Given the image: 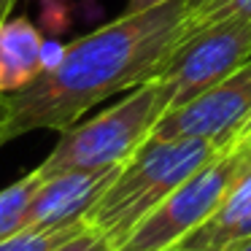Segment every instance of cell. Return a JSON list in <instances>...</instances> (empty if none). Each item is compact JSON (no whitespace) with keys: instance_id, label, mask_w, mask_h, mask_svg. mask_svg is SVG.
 <instances>
[{"instance_id":"6da1fadb","label":"cell","mask_w":251,"mask_h":251,"mask_svg":"<svg viewBox=\"0 0 251 251\" xmlns=\"http://www.w3.org/2000/svg\"><path fill=\"white\" fill-rule=\"evenodd\" d=\"M186 38V0H162L68 44L62 65L8 95L6 143L33 130L65 132L100 100L159 78Z\"/></svg>"},{"instance_id":"7a4b0ae2","label":"cell","mask_w":251,"mask_h":251,"mask_svg":"<svg viewBox=\"0 0 251 251\" xmlns=\"http://www.w3.org/2000/svg\"><path fill=\"white\" fill-rule=\"evenodd\" d=\"M205 138H149L116 173L105 195L87 213V224L111 243V249L130 235L143 216L154 211L176 186L195 176L216 154Z\"/></svg>"},{"instance_id":"3957f363","label":"cell","mask_w":251,"mask_h":251,"mask_svg":"<svg viewBox=\"0 0 251 251\" xmlns=\"http://www.w3.org/2000/svg\"><path fill=\"white\" fill-rule=\"evenodd\" d=\"M162 114V89L154 78L135 87L122 103L95 119L68 127L51 154L35 170L41 178H51L68 170H105L125 165L151 138V130Z\"/></svg>"},{"instance_id":"277c9868","label":"cell","mask_w":251,"mask_h":251,"mask_svg":"<svg viewBox=\"0 0 251 251\" xmlns=\"http://www.w3.org/2000/svg\"><path fill=\"white\" fill-rule=\"evenodd\" d=\"M251 170L246 146L227 149L176 186L149 216L130 229L114 251H168L216 213L238 178Z\"/></svg>"},{"instance_id":"5b68a950","label":"cell","mask_w":251,"mask_h":251,"mask_svg":"<svg viewBox=\"0 0 251 251\" xmlns=\"http://www.w3.org/2000/svg\"><path fill=\"white\" fill-rule=\"evenodd\" d=\"M251 60V22L229 19L186 35L159 73L165 114L192 103Z\"/></svg>"},{"instance_id":"8992f818","label":"cell","mask_w":251,"mask_h":251,"mask_svg":"<svg viewBox=\"0 0 251 251\" xmlns=\"http://www.w3.org/2000/svg\"><path fill=\"white\" fill-rule=\"evenodd\" d=\"M251 116V60L202 92L192 103L159 116L154 138H205L219 149H232L243 122Z\"/></svg>"},{"instance_id":"52a82bcc","label":"cell","mask_w":251,"mask_h":251,"mask_svg":"<svg viewBox=\"0 0 251 251\" xmlns=\"http://www.w3.org/2000/svg\"><path fill=\"white\" fill-rule=\"evenodd\" d=\"M122 165L105 170H68L44 178L25 216V229L30 227H65L84 222L95 202L105 195Z\"/></svg>"},{"instance_id":"ba28073f","label":"cell","mask_w":251,"mask_h":251,"mask_svg":"<svg viewBox=\"0 0 251 251\" xmlns=\"http://www.w3.org/2000/svg\"><path fill=\"white\" fill-rule=\"evenodd\" d=\"M41 33L27 19L0 25V95H17L44 73L41 68Z\"/></svg>"},{"instance_id":"9c48e42d","label":"cell","mask_w":251,"mask_h":251,"mask_svg":"<svg viewBox=\"0 0 251 251\" xmlns=\"http://www.w3.org/2000/svg\"><path fill=\"white\" fill-rule=\"evenodd\" d=\"M44 184L38 170H30L27 176H22L19 181H14L11 186L0 192V240L8 238V235L25 229V216H27V208L33 202L38 186Z\"/></svg>"},{"instance_id":"30bf717a","label":"cell","mask_w":251,"mask_h":251,"mask_svg":"<svg viewBox=\"0 0 251 251\" xmlns=\"http://www.w3.org/2000/svg\"><path fill=\"white\" fill-rule=\"evenodd\" d=\"M229 19L251 22V0H186V35Z\"/></svg>"},{"instance_id":"8fae6325","label":"cell","mask_w":251,"mask_h":251,"mask_svg":"<svg viewBox=\"0 0 251 251\" xmlns=\"http://www.w3.org/2000/svg\"><path fill=\"white\" fill-rule=\"evenodd\" d=\"M87 219L76 224H65V227H30L19 229V232L8 235L0 240V251H54L57 246L68 243L71 238L81 235L87 229Z\"/></svg>"},{"instance_id":"7c38bea8","label":"cell","mask_w":251,"mask_h":251,"mask_svg":"<svg viewBox=\"0 0 251 251\" xmlns=\"http://www.w3.org/2000/svg\"><path fill=\"white\" fill-rule=\"evenodd\" d=\"M54 251H114V249H111V243L100 232H95L92 227H87L81 235H76V238H71L68 243L57 246Z\"/></svg>"},{"instance_id":"4fadbf2b","label":"cell","mask_w":251,"mask_h":251,"mask_svg":"<svg viewBox=\"0 0 251 251\" xmlns=\"http://www.w3.org/2000/svg\"><path fill=\"white\" fill-rule=\"evenodd\" d=\"M65 54H68V44L44 41V46H41V68H44V73H49V71H54L57 65H62Z\"/></svg>"},{"instance_id":"5bb4252c","label":"cell","mask_w":251,"mask_h":251,"mask_svg":"<svg viewBox=\"0 0 251 251\" xmlns=\"http://www.w3.org/2000/svg\"><path fill=\"white\" fill-rule=\"evenodd\" d=\"M6 122H8V95H0V146L6 143V138H3Z\"/></svg>"},{"instance_id":"9a60e30c","label":"cell","mask_w":251,"mask_h":251,"mask_svg":"<svg viewBox=\"0 0 251 251\" xmlns=\"http://www.w3.org/2000/svg\"><path fill=\"white\" fill-rule=\"evenodd\" d=\"M249 135H251V116L243 122V127L238 130V135H235V141H232V149H238L240 143H246V138H249Z\"/></svg>"},{"instance_id":"2e32d148","label":"cell","mask_w":251,"mask_h":251,"mask_svg":"<svg viewBox=\"0 0 251 251\" xmlns=\"http://www.w3.org/2000/svg\"><path fill=\"white\" fill-rule=\"evenodd\" d=\"M157 3H162V0H130V8L127 11H143V8L157 6Z\"/></svg>"},{"instance_id":"e0dca14e","label":"cell","mask_w":251,"mask_h":251,"mask_svg":"<svg viewBox=\"0 0 251 251\" xmlns=\"http://www.w3.org/2000/svg\"><path fill=\"white\" fill-rule=\"evenodd\" d=\"M14 6H17V0H0V25L8 19V14H11Z\"/></svg>"},{"instance_id":"ac0fdd59","label":"cell","mask_w":251,"mask_h":251,"mask_svg":"<svg viewBox=\"0 0 251 251\" xmlns=\"http://www.w3.org/2000/svg\"><path fill=\"white\" fill-rule=\"evenodd\" d=\"M227 251H251V235H249V238H243V240H238V243H232Z\"/></svg>"},{"instance_id":"d6986e66","label":"cell","mask_w":251,"mask_h":251,"mask_svg":"<svg viewBox=\"0 0 251 251\" xmlns=\"http://www.w3.org/2000/svg\"><path fill=\"white\" fill-rule=\"evenodd\" d=\"M168 251H200V249H186V246H173V249H168Z\"/></svg>"},{"instance_id":"ffe728a7","label":"cell","mask_w":251,"mask_h":251,"mask_svg":"<svg viewBox=\"0 0 251 251\" xmlns=\"http://www.w3.org/2000/svg\"><path fill=\"white\" fill-rule=\"evenodd\" d=\"M246 151H249V159H251V143H246Z\"/></svg>"},{"instance_id":"44dd1931","label":"cell","mask_w":251,"mask_h":251,"mask_svg":"<svg viewBox=\"0 0 251 251\" xmlns=\"http://www.w3.org/2000/svg\"><path fill=\"white\" fill-rule=\"evenodd\" d=\"M246 143H251V135H249V138H246ZM246 143H240V146H246Z\"/></svg>"}]
</instances>
